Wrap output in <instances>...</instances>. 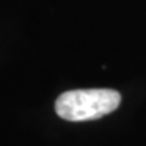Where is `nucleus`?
I'll return each mask as SVG.
<instances>
[{
	"label": "nucleus",
	"mask_w": 146,
	"mask_h": 146,
	"mask_svg": "<svg viewBox=\"0 0 146 146\" xmlns=\"http://www.w3.org/2000/svg\"><path fill=\"white\" fill-rule=\"evenodd\" d=\"M121 103V96L115 90H75L61 94L55 102L60 118L72 122L91 121L112 113Z\"/></svg>",
	"instance_id": "1"
}]
</instances>
